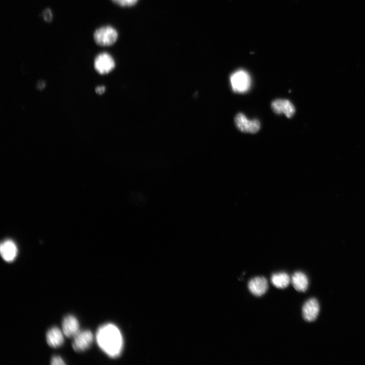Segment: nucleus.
Here are the masks:
<instances>
[{
  "label": "nucleus",
  "mask_w": 365,
  "mask_h": 365,
  "mask_svg": "<svg viewBox=\"0 0 365 365\" xmlns=\"http://www.w3.org/2000/svg\"><path fill=\"white\" fill-rule=\"evenodd\" d=\"M271 108L277 114H285L288 118H291L295 113L293 103L288 100L277 99L271 103Z\"/></svg>",
  "instance_id": "0eeeda50"
},
{
  "label": "nucleus",
  "mask_w": 365,
  "mask_h": 365,
  "mask_svg": "<svg viewBox=\"0 0 365 365\" xmlns=\"http://www.w3.org/2000/svg\"><path fill=\"white\" fill-rule=\"evenodd\" d=\"M320 305L317 300L311 299L307 300L302 308L304 319L309 322L315 321L319 314Z\"/></svg>",
  "instance_id": "9d476101"
},
{
  "label": "nucleus",
  "mask_w": 365,
  "mask_h": 365,
  "mask_svg": "<svg viewBox=\"0 0 365 365\" xmlns=\"http://www.w3.org/2000/svg\"><path fill=\"white\" fill-rule=\"evenodd\" d=\"M73 338L72 346L74 350L77 352L88 350L94 340V335L90 330L80 331Z\"/></svg>",
  "instance_id": "39448f33"
},
{
  "label": "nucleus",
  "mask_w": 365,
  "mask_h": 365,
  "mask_svg": "<svg viewBox=\"0 0 365 365\" xmlns=\"http://www.w3.org/2000/svg\"><path fill=\"white\" fill-rule=\"evenodd\" d=\"M234 122L237 129L243 133H256L260 129V123L258 120H249L241 113L236 115Z\"/></svg>",
  "instance_id": "20e7f679"
},
{
  "label": "nucleus",
  "mask_w": 365,
  "mask_h": 365,
  "mask_svg": "<svg viewBox=\"0 0 365 365\" xmlns=\"http://www.w3.org/2000/svg\"><path fill=\"white\" fill-rule=\"evenodd\" d=\"M291 282L294 288L299 292H304L308 289V278L302 272H295L292 277Z\"/></svg>",
  "instance_id": "ddd939ff"
},
{
  "label": "nucleus",
  "mask_w": 365,
  "mask_h": 365,
  "mask_svg": "<svg viewBox=\"0 0 365 365\" xmlns=\"http://www.w3.org/2000/svg\"><path fill=\"white\" fill-rule=\"evenodd\" d=\"M273 285L278 289H285L289 285L291 280L288 274L280 272L273 274L271 278Z\"/></svg>",
  "instance_id": "4468645a"
},
{
  "label": "nucleus",
  "mask_w": 365,
  "mask_h": 365,
  "mask_svg": "<svg viewBox=\"0 0 365 365\" xmlns=\"http://www.w3.org/2000/svg\"><path fill=\"white\" fill-rule=\"evenodd\" d=\"M96 340L100 348L110 357H117L123 350V336L113 324L101 326L97 332Z\"/></svg>",
  "instance_id": "f257e3e1"
},
{
  "label": "nucleus",
  "mask_w": 365,
  "mask_h": 365,
  "mask_svg": "<svg viewBox=\"0 0 365 365\" xmlns=\"http://www.w3.org/2000/svg\"><path fill=\"white\" fill-rule=\"evenodd\" d=\"M0 252L3 259L7 263H11L15 259L17 248L15 243L11 240H7L2 243Z\"/></svg>",
  "instance_id": "f8f14e48"
},
{
  "label": "nucleus",
  "mask_w": 365,
  "mask_h": 365,
  "mask_svg": "<svg viewBox=\"0 0 365 365\" xmlns=\"http://www.w3.org/2000/svg\"><path fill=\"white\" fill-rule=\"evenodd\" d=\"M62 331L66 337H74L80 331L77 319L72 315L65 317L62 322Z\"/></svg>",
  "instance_id": "6e6552de"
},
{
  "label": "nucleus",
  "mask_w": 365,
  "mask_h": 365,
  "mask_svg": "<svg viewBox=\"0 0 365 365\" xmlns=\"http://www.w3.org/2000/svg\"><path fill=\"white\" fill-rule=\"evenodd\" d=\"M118 36L117 31L110 26L101 27L97 29L94 34L95 42L101 46L113 45L117 40Z\"/></svg>",
  "instance_id": "7ed1b4c3"
},
{
  "label": "nucleus",
  "mask_w": 365,
  "mask_h": 365,
  "mask_svg": "<svg viewBox=\"0 0 365 365\" xmlns=\"http://www.w3.org/2000/svg\"><path fill=\"white\" fill-rule=\"evenodd\" d=\"M43 18L45 21L49 22L53 20V14L49 9H46L43 13Z\"/></svg>",
  "instance_id": "f3484780"
},
{
  "label": "nucleus",
  "mask_w": 365,
  "mask_h": 365,
  "mask_svg": "<svg viewBox=\"0 0 365 365\" xmlns=\"http://www.w3.org/2000/svg\"><path fill=\"white\" fill-rule=\"evenodd\" d=\"M111 1L121 7H131L136 4L138 0H111Z\"/></svg>",
  "instance_id": "2eb2a0df"
},
{
  "label": "nucleus",
  "mask_w": 365,
  "mask_h": 365,
  "mask_svg": "<svg viewBox=\"0 0 365 365\" xmlns=\"http://www.w3.org/2000/svg\"><path fill=\"white\" fill-rule=\"evenodd\" d=\"M230 81L233 91L236 93H246L251 86V78L249 74L243 69H239L232 74Z\"/></svg>",
  "instance_id": "f03ea898"
},
{
  "label": "nucleus",
  "mask_w": 365,
  "mask_h": 365,
  "mask_svg": "<svg viewBox=\"0 0 365 365\" xmlns=\"http://www.w3.org/2000/svg\"><path fill=\"white\" fill-rule=\"evenodd\" d=\"M105 90H106V89L105 87L100 86V87H98V88L96 89V92L98 94L101 95L104 93V92H105Z\"/></svg>",
  "instance_id": "a211bd4d"
},
{
  "label": "nucleus",
  "mask_w": 365,
  "mask_h": 365,
  "mask_svg": "<svg viewBox=\"0 0 365 365\" xmlns=\"http://www.w3.org/2000/svg\"><path fill=\"white\" fill-rule=\"evenodd\" d=\"M64 333L57 327L51 328L46 334V341L48 344L53 348H58L64 342Z\"/></svg>",
  "instance_id": "9b49d317"
},
{
  "label": "nucleus",
  "mask_w": 365,
  "mask_h": 365,
  "mask_svg": "<svg viewBox=\"0 0 365 365\" xmlns=\"http://www.w3.org/2000/svg\"><path fill=\"white\" fill-rule=\"evenodd\" d=\"M52 365H65L66 363L62 358L59 356H54L51 361Z\"/></svg>",
  "instance_id": "dca6fc26"
},
{
  "label": "nucleus",
  "mask_w": 365,
  "mask_h": 365,
  "mask_svg": "<svg viewBox=\"0 0 365 365\" xmlns=\"http://www.w3.org/2000/svg\"><path fill=\"white\" fill-rule=\"evenodd\" d=\"M248 289L254 296L262 297L268 290V282L264 277H255L249 282Z\"/></svg>",
  "instance_id": "1a4fd4ad"
},
{
  "label": "nucleus",
  "mask_w": 365,
  "mask_h": 365,
  "mask_svg": "<svg viewBox=\"0 0 365 365\" xmlns=\"http://www.w3.org/2000/svg\"><path fill=\"white\" fill-rule=\"evenodd\" d=\"M95 68L100 74H106L111 72L115 66V61L108 54L102 53L98 55L94 62Z\"/></svg>",
  "instance_id": "423d86ee"
}]
</instances>
